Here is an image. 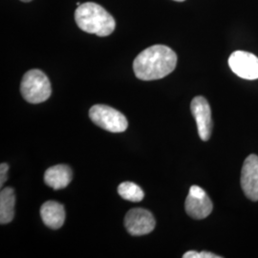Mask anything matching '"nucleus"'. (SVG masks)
Listing matches in <instances>:
<instances>
[{
	"mask_svg": "<svg viewBox=\"0 0 258 258\" xmlns=\"http://www.w3.org/2000/svg\"><path fill=\"white\" fill-rule=\"evenodd\" d=\"M118 192L121 198L130 202H140L144 199L145 194L138 184L132 182H123L118 186Z\"/></svg>",
	"mask_w": 258,
	"mask_h": 258,
	"instance_id": "nucleus-13",
	"label": "nucleus"
},
{
	"mask_svg": "<svg viewBox=\"0 0 258 258\" xmlns=\"http://www.w3.org/2000/svg\"><path fill=\"white\" fill-rule=\"evenodd\" d=\"M177 64L175 52L165 45H153L141 52L133 61V70L142 81H155L172 73Z\"/></svg>",
	"mask_w": 258,
	"mask_h": 258,
	"instance_id": "nucleus-1",
	"label": "nucleus"
},
{
	"mask_svg": "<svg viewBox=\"0 0 258 258\" xmlns=\"http://www.w3.org/2000/svg\"><path fill=\"white\" fill-rule=\"evenodd\" d=\"M241 187L251 201H258V156L250 154L246 158L241 170Z\"/></svg>",
	"mask_w": 258,
	"mask_h": 258,
	"instance_id": "nucleus-9",
	"label": "nucleus"
},
{
	"mask_svg": "<svg viewBox=\"0 0 258 258\" xmlns=\"http://www.w3.org/2000/svg\"><path fill=\"white\" fill-rule=\"evenodd\" d=\"M20 91L25 101L37 104L50 98L52 88L46 75L38 69H33L23 76Z\"/></svg>",
	"mask_w": 258,
	"mask_h": 258,
	"instance_id": "nucleus-3",
	"label": "nucleus"
},
{
	"mask_svg": "<svg viewBox=\"0 0 258 258\" xmlns=\"http://www.w3.org/2000/svg\"><path fill=\"white\" fill-rule=\"evenodd\" d=\"M72 169L66 165H57L48 168L44 173L45 184L55 190L64 188L72 181Z\"/></svg>",
	"mask_w": 258,
	"mask_h": 258,
	"instance_id": "nucleus-11",
	"label": "nucleus"
},
{
	"mask_svg": "<svg viewBox=\"0 0 258 258\" xmlns=\"http://www.w3.org/2000/svg\"><path fill=\"white\" fill-rule=\"evenodd\" d=\"M90 119L95 124L113 133H120L128 127L125 116L108 105L96 104L89 111Z\"/></svg>",
	"mask_w": 258,
	"mask_h": 258,
	"instance_id": "nucleus-4",
	"label": "nucleus"
},
{
	"mask_svg": "<svg viewBox=\"0 0 258 258\" xmlns=\"http://www.w3.org/2000/svg\"><path fill=\"white\" fill-rule=\"evenodd\" d=\"M229 66L231 71L244 80H257L258 57L245 52L235 51L229 57Z\"/></svg>",
	"mask_w": 258,
	"mask_h": 258,
	"instance_id": "nucleus-7",
	"label": "nucleus"
},
{
	"mask_svg": "<svg viewBox=\"0 0 258 258\" xmlns=\"http://www.w3.org/2000/svg\"><path fill=\"white\" fill-rule=\"evenodd\" d=\"M75 20L80 29L98 37L109 36L116 27L115 19L110 14L94 2L81 4L75 12Z\"/></svg>",
	"mask_w": 258,
	"mask_h": 258,
	"instance_id": "nucleus-2",
	"label": "nucleus"
},
{
	"mask_svg": "<svg viewBox=\"0 0 258 258\" xmlns=\"http://www.w3.org/2000/svg\"><path fill=\"white\" fill-rule=\"evenodd\" d=\"M40 216L47 227L57 230L65 221L64 207L55 201H47L40 208Z\"/></svg>",
	"mask_w": 258,
	"mask_h": 258,
	"instance_id": "nucleus-10",
	"label": "nucleus"
},
{
	"mask_svg": "<svg viewBox=\"0 0 258 258\" xmlns=\"http://www.w3.org/2000/svg\"><path fill=\"white\" fill-rule=\"evenodd\" d=\"M156 221L152 213L145 209L130 210L124 217V227L131 235L141 236L150 233L155 229Z\"/></svg>",
	"mask_w": 258,
	"mask_h": 258,
	"instance_id": "nucleus-6",
	"label": "nucleus"
},
{
	"mask_svg": "<svg viewBox=\"0 0 258 258\" xmlns=\"http://www.w3.org/2000/svg\"><path fill=\"white\" fill-rule=\"evenodd\" d=\"M80 5H81V3H80V2H77V6H78V7H79V6H80Z\"/></svg>",
	"mask_w": 258,
	"mask_h": 258,
	"instance_id": "nucleus-17",
	"label": "nucleus"
},
{
	"mask_svg": "<svg viewBox=\"0 0 258 258\" xmlns=\"http://www.w3.org/2000/svg\"><path fill=\"white\" fill-rule=\"evenodd\" d=\"M9 170V166L5 163H2L0 165V185L3 186L4 183L7 181V173Z\"/></svg>",
	"mask_w": 258,
	"mask_h": 258,
	"instance_id": "nucleus-15",
	"label": "nucleus"
},
{
	"mask_svg": "<svg viewBox=\"0 0 258 258\" xmlns=\"http://www.w3.org/2000/svg\"><path fill=\"white\" fill-rule=\"evenodd\" d=\"M16 194L12 187L2 188L0 192V223L2 225L13 221L15 217Z\"/></svg>",
	"mask_w": 258,
	"mask_h": 258,
	"instance_id": "nucleus-12",
	"label": "nucleus"
},
{
	"mask_svg": "<svg viewBox=\"0 0 258 258\" xmlns=\"http://www.w3.org/2000/svg\"><path fill=\"white\" fill-rule=\"evenodd\" d=\"M174 1H178V2H183L184 0H174Z\"/></svg>",
	"mask_w": 258,
	"mask_h": 258,
	"instance_id": "nucleus-18",
	"label": "nucleus"
},
{
	"mask_svg": "<svg viewBox=\"0 0 258 258\" xmlns=\"http://www.w3.org/2000/svg\"><path fill=\"white\" fill-rule=\"evenodd\" d=\"M184 258H221L220 255L214 254L212 252H209V251H195V250H189L187 252H185L184 255Z\"/></svg>",
	"mask_w": 258,
	"mask_h": 258,
	"instance_id": "nucleus-14",
	"label": "nucleus"
},
{
	"mask_svg": "<svg viewBox=\"0 0 258 258\" xmlns=\"http://www.w3.org/2000/svg\"><path fill=\"white\" fill-rule=\"evenodd\" d=\"M185 212L194 219L200 220L208 217L212 212V200L203 188L191 185L184 204Z\"/></svg>",
	"mask_w": 258,
	"mask_h": 258,
	"instance_id": "nucleus-5",
	"label": "nucleus"
},
{
	"mask_svg": "<svg viewBox=\"0 0 258 258\" xmlns=\"http://www.w3.org/2000/svg\"><path fill=\"white\" fill-rule=\"evenodd\" d=\"M21 1H23V2H30V1H32V0H21Z\"/></svg>",
	"mask_w": 258,
	"mask_h": 258,
	"instance_id": "nucleus-16",
	"label": "nucleus"
},
{
	"mask_svg": "<svg viewBox=\"0 0 258 258\" xmlns=\"http://www.w3.org/2000/svg\"><path fill=\"white\" fill-rule=\"evenodd\" d=\"M191 113L196 120L198 134L202 141L211 138L212 130V109L208 101L202 97H195L190 104Z\"/></svg>",
	"mask_w": 258,
	"mask_h": 258,
	"instance_id": "nucleus-8",
	"label": "nucleus"
}]
</instances>
